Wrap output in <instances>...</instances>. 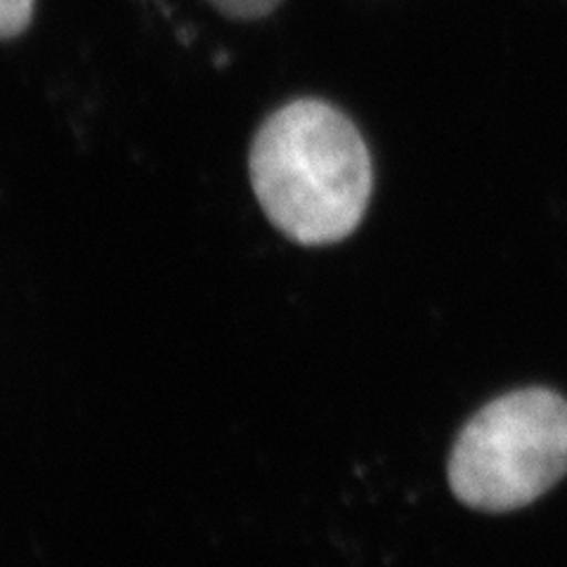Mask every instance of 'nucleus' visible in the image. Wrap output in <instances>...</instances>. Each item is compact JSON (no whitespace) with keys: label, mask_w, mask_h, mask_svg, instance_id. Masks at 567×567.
<instances>
[{"label":"nucleus","mask_w":567,"mask_h":567,"mask_svg":"<svg viewBox=\"0 0 567 567\" xmlns=\"http://www.w3.org/2000/svg\"><path fill=\"white\" fill-rule=\"evenodd\" d=\"M248 171L265 216L284 237L303 246L350 237L374 187L360 131L319 100H296L265 121Z\"/></svg>","instance_id":"1"},{"label":"nucleus","mask_w":567,"mask_h":567,"mask_svg":"<svg viewBox=\"0 0 567 567\" xmlns=\"http://www.w3.org/2000/svg\"><path fill=\"white\" fill-rule=\"evenodd\" d=\"M567 473V402L546 388L508 393L483 406L450 456L452 492L471 508L516 511Z\"/></svg>","instance_id":"2"},{"label":"nucleus","mask_w":567,"mask_h":567,"mask_svg":"<svg viewBox=\"0 0 567 567\" xmlns=\"http://www.w3.org/2000/svg\"><path fill=\"white\" fill-rule=\"evenodd\" d=\"M35 0H0V39L20 35L33 17Z\"/></svg>","instance_id":"3"},{"label":"nucleus","mask_w":567,"mask_h":567,"mask_svg":"<svg viewBox=\"0 0 567 567\" xmlns=\"http://www.w3.org/2000/svg\"><path fill=\"white\" fill-rule=\"evenodd\" d=\"M223 14L237 17V20H258V17L270 14L279 0H210Z\"/></svg>","instance_id":"4"}]
</instances>
